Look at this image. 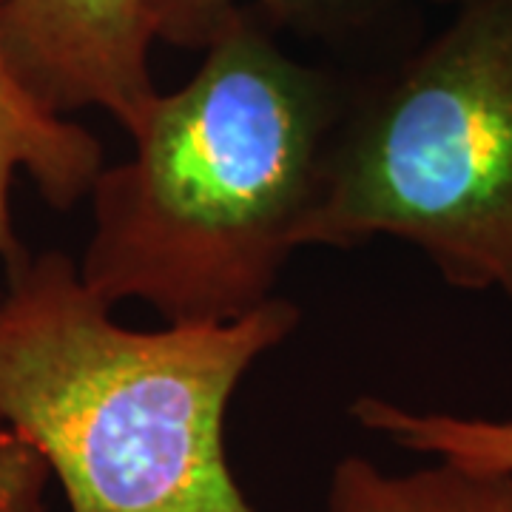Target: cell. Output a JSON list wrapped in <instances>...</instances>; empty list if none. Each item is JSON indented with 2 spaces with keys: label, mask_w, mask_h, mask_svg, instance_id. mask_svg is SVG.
Segmentation results:
<instances>
[{
  "label": "cell",
  "mask_w": 512,
  "mask_h": 512,
  "mask_svg": "<svg viewBox=\"0 0 512 512\" xmlns=\"http://www.w3.org/2000/svg\"><path fill=\"white\" fill-rule=\"evenodd\" d=\"M345 94L239 12L180 89L128 131L97 174L77 259L106 302H143L165 325H220L276 296L316 200Z\"/></svg>",
  "instance_id": "obj_1"
},
{
  "label": "cell",
  "mask_w": 512,
  "mask_h": 512,
  "mask_svg": "<svg viewBox=\"0 0 512 512\" xmlns=\"http://www.w3.org/2000/svg\"><path fill=\"white\" fill-rule=\"evenodd\" d=\"M111 311L74 256H20L0 282V427L46 456L72 512H256L225 419L299 308L274 296L234 322L157 330Z\"/></svg>",
  "instance_id": "obj_2"
},
{
  "label": "cell",
  "mask_w": 512,
  "mask_h": 512,
  "mask_svg": "<svg viewBox=\"0 0 512 512\" xmlns=\"http://www.w3.org/2000/svg\"><path fill=\"white\" fill-rule=\"evenodd\" d=\"M413 245L512 308V0H467L416 55L345 94L302 248Z\"/></svg>",
  "instance_id": "obj_3"
},
{
  "label": "cell",
  "mask_w": 512,
  "mask_h": 512,
  "mask_svg": "<svg viewBox=\"0 0 512 512\" xmlns=\"http://www.w3.org/2000/svg\"><path fill=\"white\" fill-rule=\"evenodd\" d=\"M3 43L23 86L66 117L100 109L128 134L160 94L148 0H3Z\"/></svg>",
  "instance_id": "obj_4"
},
{
  "label": "cell",
  "mask_w": 512,
  "mask_h": 512,
  "mask_svg": "<svg viewBox=\"0 0 512 512\" xmlns=\"http://www.w3.org/2000/svg\"><path fill=\"white\" fill-rule=\"evenodd\" d=\"M103 165V143L94 131L43 106L23 86L6 55L0 0V282L29 251L20 242L12 211V188L18 177L35 185L49 208L66 214L89 200Z\"/></svg>",
  "instance_id": "obj_5"
},
{
  "label": "cell",
  "mask_w": 512,
  "mask_h": 512,
  "mask_svg": "<svg viewBox=\"0 0 512 512\" xmlns=\"http://www.w3.org/2000/svg\"><path fill=\"white\" fill-rule=\"evenodd\" d=\"M328 512H512V473L444 458L390 473L365 456H345L330 473Z\"/></svg>",
  "instance_id": "obj_6"
},
{
  "label": "cell",
  "mask_w": 512,
  "mask_h": 512,
  "mask_svg": "<svg viewBox=\"0 0 512 512\" xmlns=\"http://www.w3.org/2000/svg\"><path fill=\"white\" fill-rule=\"evenodd\" d=\"M350 416L367 433L410 453L487 473H512V419L416 410L382 396H359L350 404Z\"/></svg>",
  "instance_id": "obj_7"
},
{
  "label": "cell",
  "mask_w": 512,
  "mask_h": 512,
  "mask_svg": "<svg viewBox=\"0 0 512 512\" xmlns=\"http://www.w3.org/2000/svg\"><path fill=\"white\" fill-rule=\"evenodd\" d=\"M248 6L279 23L330 32L353 18L362 0H148V15L160 43L205 52Z\"/></svg>",
  "instance_id": "obj_8"
},
{
  "label": "cell",
  "mask_w": 512,
  "mask_h": 512,
  "mask_svg": "<svg viewBox=\"0 0 512 512\" xmlns=\"http://www.w3.org/2000/svg\"><path fill=\"white\" fill-rule=\"evenodd\" d=\"M49 478L55 473L35 444L12 427H0V512H46Z\"/></svg>",
  "instance_id": "obj_9"
},
{
  "label": "cell",
  "mask_w": 512,
  "mask_h": 512,
  "mask_svg": "<svg viewBox=\"0 0 512 512\" xmlns=\"http://www.w3.org/2000/svg\"><path fill=\"white\" fill-rule=\"evenodd\" d=\"M433 3H453V6H461V3H467V0H433Z\"/></svg>",
  "instance_id": "obj_10"
}]
</instances>
